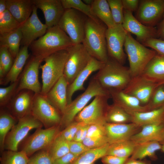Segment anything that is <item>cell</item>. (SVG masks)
I'll list each match as a JSON object with an SVG mask.
<instances>
[{
  "label": "cell",
  "instance_id": "obj_56",
  "mask_svg": "<svg viewBox=\"0 0 164 164\" xmlns=\"http://www.w3.org/2000/svg\"><path fill=\"white\" fill-rule=\"evenodd\" d=\"M7 10L6 0H0V14Z\"/></svg>",
  "mask_w": 164,
  "mask_h": 164
},
{
  "label": "cell",
  "instance_id": "obj_22",
  "mask_svg": "<svg viewBox=\"0 0 164 164\" xmlns=\"http://www.w3.org/2000/svg\"><path fill=\"white\" fill-rule=\"evenodd\" d=\"M105 63L91 57L87 65L79 73L73 82L68 85L67 89V105L72 100L74 93L78 91L84 90L85 82L93 72L98 71L104 65Z\"/></svg>",
  "mask_w": 164,
  "mask_h": 164
},
{
  "label": "cell",
  "instance_id": "obj_41",
  "mask_svg": "<svg viewBox=\"0 0 164 164\" xmlns=\"http://www.w3.org/2000/svg\"><path fill=\"white\" fill-rule=\"evenodd\" d=\"M14 61L7 48L0 46V81L5 77L9 71Z\"/></svg>",
  "mask_w": 164,
  "mask_h": 164
},
{
  "label": "cell",
  "instance_id": "obj_13",
  "mask_svg": "<svg viewBox=\"0 0 164 164\" xmlns=\"http://www.w3.org/2000/svg\"><path fill=\"white\" fill-rule=\"evenodd\" d=\"M44 58L31 55L19 77V81L16 94L23 89L30 90L35 93H41L42 85L39 80V73Z\"/></svg>",
  "mask_w": 164,
  "mask_h": 164
},
{
  "label": "cell",
  "instance_id": "obj_16",
  "mask_svg": "<svg viewBox=\"0 0 164 164\" xmlns=\"http://www.w3.org/2000/svg\"><path fill=\"white\" fill-rule=\"evenodd\" d=\"M164 82H155L147 79L142 75L132 77L123 91L138 99L143 105H147L155 90Z\"/></svg>",
  "mask_w": 164,
  "mask_h": 164
},
{
  "label": "cell",
  "instance_id": "obj_43",
  "mask_svg": "<svg viewBox=\"0 0 164 164\" xmlns=\"http://www.w3.org/2000/svg\"><path fill=\"white\" fill-rule=\"evenodd\" d=\"M115 24H122L124 18L122 0H107Z\"/></svg>",
  "mask_w": 164,
  "mask_h": 164
},
{
  "label": "cell",
  "instance_id": "obj_19",
  "mask_svg": "<svg viewBox=\"0 0 164 164\" xmlns=\"http://www.w3.org/2000/svg\"><path fill=\"white\" fill-rule=\"evenodd\" d=\"M35 93L28 89H23L15 94L5 107L18 120L31 114Z\"/></svg>",
  "mask_w": 164,
  "mask_h": 164
},
{
  "label": "cell",
  "instance_id": "obj_12",
  "mask_svg": "<svg viewBox=\"0 0 164 164\" xmlns=\"http://www.w3.org/2000/svg\"><path fill=\"white\" fill-rule=\"evenodd\" d=\"M60 125L36 129L24 142L21 151L29 156L39 150L47 149L59 133Z\"/></svg>",
  "mask_w": 164,
  "mask_h": 164
},
{
  "label": "cell",
  "instance_id": "obj_25",
  "mask_svg": "<svg viewBox=\"0 0 164 164\" xmlns=\"http://www.w3.org/2000/svg\"><path fill=\"white\" fill-rule=\"evenodd\" d=\"M130 139L136 144L152 141L161 143L164 142V124L144 126Z\"/></svg>",
  "mask_w": 164,
  "mask_h": 164
},
{
  "label": "cell",
  "instance_id": "obj_2",
  "mask_svg": "<svg viewBox=\"0 0 164 164\" xmlns=\"http://www.w3.org/2000/svg\"><path fill=\"white\" fill-rule=\"evenodd\" d=\"M107 28L103 22H97L88 17L82 43L91 57L104 63L109 59L106 38Z\"/></svg>",
  "mask_w": 164,
  "mask_h": 164
},
{
  "label": "cell",
  "instance_id": "obj_30",
  "mask_svg": "<svg viewBox=\"0 0 164 164\" xmlns=\"http://www.w3.org/2000/svg\"><path fill=\"white\" fill-rule=\"evenodd\" d=\"M161 144L157 142H149L137 144L130 158L142 160L148 157L152 160H155L157 158L156 152L161 150Z\"/></svg>",
  "mask_w": 164,
  "mask_h": 164
},
{
  "label": "cell",
  "instance_id": "obj_5",
  "mask_svg": "<svg viewBox=\"0 0 164 164\" xmlns=\"http://www.w3.org/2000/svg\"><path fill=\"white\" fill-rule=\"evenodd\" d=\"M68 56L66 50H61L44 59V63L41 65L42 87L41 94L45 95L63 74Z\"/></svg>",
  "mask_w": 164,
  "mask_h": 164
},
{
  "label": "cell",
  "instance_id": "obj_23",
  "mask_svg": "<svg viewBox=\"0 0 164 164\" xmlns=\"http://www.w3.org/2000/svg\"><path fill=\"white\" fill-rule=\"evenodd\" d=\"M113 103L119 106L130 114L149 111L147 105H142L136 98L125 93L123 90L109 91Z\"/></svg>",
  "mask_w": 164,
  "mask_h": 164
},
{
  "label": "cell",
  "instance_id": "obj_44",
  "mask_svg": "<svg viewBox=\"0 0 164 164\" xmlns=\"http://www.w3.org/2000/svg\"><path fill=\"white\" fill-rule=\"evenodd\" d=\"M164 85L158 86L152 93L147 104L150 111L158 108L164 105Z\"/></svg>",
  "mask_w": 164,
  "mask_h": 164
},
{
  "label": "cell",
  "instance_id": "obj_15",
  "mask_svg": "<svg viewBox=\"0 0 164 164\" xmlns=\"http://www.w3.org/2000/svg\"><path fill=\"white\" fill-rule=\"evenodd\" d=\"M164 14V0H141L135 17L144 25L155 27Z\"/></svg>",
  "mask_w": 164,
  "mask_h": 164
},
{
  "label": "cell",
  "instance_id": "obj_60",
  "mask_svg": "<svg viewBox=\"0 0 164 164\" xmlns=\"http://www.w3.org/2000/svg\"></svg>",
  "mask_w": 164,
  "mask_h": 164
},
{
  "label": "cell",
  "instance_id": "obj_14",
  "mask_svg": "<svg viewBox=\"0 0 164 164\" xmlns=\"http://www.w3.org/2000/svg\"><path fill=\"white\" fill-rule=\"evenodd\" d=\"M127 33L122 24H115L113 27L107 28L106 33L109 57L123 65L126 59L123 47Z\"/></svg>",
  "mask_w": 164,
  "mask_h": 164
},
{
  "label": "cell",
  "instance_id": "obj_61",
  "mask_svg": "<svg viewBox=\"0 0 164 164\" xmlns=\"http://www.w3.org/2000/svg\"></svg>",
  "mask_w": 164,
  "mask_h": 164
},
{
  "label": "cell",
  "instance_id": "obj_1",
  "mask_svg": "<svg viewBox=\"0 0 164 164\" xmlns=\"http://www.w3.org/2000/svg\"><path fill=\"white\" fill-rule=\"evenodd\" d=\"M73 45L69 36L57 25L48 29L43 36L34 41L29 47L32 55L44 59Z\"/></svg>",
  "mask_w": 164,
  "mask_h": 164
},
{
  "label": "cell",
  "instance_id": "obj_24",
  "mask_svg": "<svg viewBox=\"0 0 164 164\" xmlns=\"http://www.w3.org/2000/svg\"><path fill=\"white\" fill-rule=\"evenodd\" d=\"M68 85L67 81L63 75L44 95L47 100L62 114L67 105V89Z\"/></svg>",
  "mask_w": 164,
  "mask_h": 164
},
{
  "label": "cell",
  "instance_id": "obj_57",
  "mask_svg": "<svg viewBox=\"0 0 164 164\" xmlns=\"http://www.w3.org/2000/svg\"><path fill=\"white\" fill-rule=\"evenodd\" d=\"M83 2L85 4L90 5H91L93 0H83Z\"/></svg>",
  "mask_w": 164,
  "mask_h": 164
},
{
  "label": "cell",
  "instance_id": "obj_49",
  "mask_svg": "<svg viewBox=\"0 0 164 164\" xmlns=\"http://www.w3.org/2000/svg\"><path fill=\"white\" fill-rule=\"evenodd\" d=\"M69 144L70 152L78 156L90 149L82 142L71 141Z\"/></svg>",
  "mask_w": 164,
  "mask_h": 164
},
{
  "label": "cell",
  "instance_id": "obj_21",
  "mask_svg": "<svg viewBox=\"0 0 164 164\" xmlns=\"http://www.w3.org/2000/svg\"><path fill=\"white\" fill-rule=\"evenodd\" d=\"M105 126L110 144L131 139L141 127L133 123L114 124L107 123Z\"/></svg>",
  "mask_w": 164,
  "mask_h": 164
},
{
  "label": "cell",
  "instance_id": "obj_50",
  "mask_svg": "<svg viewBox=\"0 0 164 164\" xmlns=\"http://www.w3.org/2000/svg\"><path fill=\"white\" fill-rule=\"evenodd\" d=\"M103 164H124L128 158L106 155L101 158Z\"/></svg>",
  "mask_w": 164,
  "mask_h": 164
},
{
  "label": "cell",
  "instance_id": "obj_7",
  "mask_svg": "<svg viewBox=\"0 0 164 164\" xmlns=\"http://www.w3.org/2000/svg\"><path fill=\"white\" fill-rule=\"evenodd\" d=\"M88 17L75 9H65L58 25L69 36L74 45L82 43Z\"/></svg>",
  "mask_w": 164,
  "mask_h": 164
},
{
  "label": "cell",
  "instance_id": "obj_33",
  "mask_svg": "<svg viewBox=\"0 0 164 164\" xmlns=\"http://www.w3.org/2000/svg\"><path fill=\"white\" fill-rule=\"evenodd\" d=\"M91 6L94 14L107 28L115 25L107 0H94Z\"/></svg>",
  "mask_w": 164,
  "mask_h": 164
},
{
  "label": "cell",
  "instance_id": "obj_28",
  "mask_svg": "<svg viewBox=\"0 0 164 164\" xmlns=\"http://www.w3.org/2000/svg\"><path fill=\"white\" fill-rule=\"evenodd\" d=\"M132 123L139 127L147 125L164 124V105L158 108L131 114Z\"/></svg>",
  "mask_w": 164,
  "mask_h": 164
},
{
  "label": "cell",
  "instance_id": "obj_40",
  "mask_svg": "<svg viewBox=\"0 0 164 164\" xmlns=\"http://www.w3.org/2000/svg\"><path fill=\"white\" fill-rule=\"evenodd\" d=\"M21 25L7 10L0 14V35L13 31Z\"/></svg>",
  "mask_w": 164,
  "mask_h": 164
},
{
  "label": "cell",
  "instance_id": "obj_46",
  "mask_svg": "<svg viewBox=\"0 0 164 164\" xmlns=\"http://www.w3.org/2000/svg\"><path fill=\"white\" fill-rule=\"evenodd\" d=\"M28 163L31 164H53L46 150H40L29 158Z\"/></svg>",
  "mask_w": 164,
  "mask_h": 164
},
{
  "label": "cell",
  "instance_id": "obj_38",
  "mask_svg": "<svg viewBox=\"0 0 164 164\" xmlns=\"http://www.w3.org/2000/svg\"><path fill=\"white\" fill-rule=\"evenodd\" d=\"M46 150L53 162L70 152L69 142L57 136Z\"/></svg>",
  "mask_w": 164,
  "mask_h": 164
},
{
  "label": "cell",
  "instance_id": "obj_58",
  "mask_svg": "<svg viewBox=\"0 0 164 164\" xmlns=\"http://www.w3.org/2000/svg\"><path fill=\"white\" fill-rule=\"evenodd\" d=\"M162 145V148L161 150L162 152H164V142L160 143Z\"/></svg>",
  "mask_w": 164,
  "mask_h": 164
},
{
  "label": "cell",
  "instance_id": "obj_18",
  "mask_svg": "<svg viewBox=\"0 0 164 164\" xmlns=\"http://www.w3.org/2000/svg\"><path fill=\"white\" fill-rule=\"evenodd\" d=\"M124 20L122 25L127 32L135 35L136 40L142 43L151 38H157L156 27L145 25L138 21L132 12L124 10Z\"/></svg>",
  "mask_w": 164,
  "mask_h": 164
},
{
  "label": "cell",
  "instance_id": "obj_52",
  "mask_svg": "<svg viewBox=\"0 0 164 164\" xmlns=\"http://www.w3.org/2000/svg\"><path fill=\"white\" fill-rule=\"evenodd\" d=\"M124 10L132 12H136L139 6L140 0H122Z\"/></svg>",
  "mask_w": 164,
  "mask_h": 164
},
{
  "label": "cell",
  "instance_id": "obj_9",
  "mask_svg": "<svg viewBox=\"0 0 164 164\" xmlns=\"http://www.w3.org/2000/svg\"><path fill=\"white\" fill-rule=\"evenodd\" d=\"M110 98V95L96 96L89 104L86 106L76 115L73 121L87 125H105L107 123L105 114L108 105V101Z\"/></svg>",
  "mask_w": 164,
  "mask_h": 164
},
{
  "label": "cell",
  "instance_id": "obj_34",
  "mask_svg": "<svg viewBox=\"0 0 164 164\" xmlns=\"http://www.w3.org/2000/svg\"><path fill=\"white\" fill-rule=\"evenodd\" d=\"M105 118L106 122L110 123L127 124L132 123V121L131 114L114 103L108 105Z\"/></svg>",
  "mask_w": 164,
  "mask_h": 164
},
{
  "label": "cell",
  "instance_id": "obj_11",
  "mask_svg": "<svg viewBox=\"0 0 164 164\" xmlns=\"http://www.w3.org/2000/svg\"><path fill=\"white\" fill-rule=\"evenodd\" d=\"M43 126L42 123L32 114L19 119L6 138L5 150L18 151L19 144L29 132L34 129L42 128Z\"/></svg>",
  "mask_w": 164,
  "mask_h": 164
},
{
  "label": "cell",
  "instance_id": "obj_17",
  "mask_svg": "<svg viewBox=\"0 0 164 164\" xmlns=\"http://www.w3.org/2000/svg\"><path fill=\"white\" fill-rule=\"evenodd\" d=\"M37 8L33 5L32 13L30 17L20 26L22 34L21 45L22 46L29 45L37 38L43 36L47 27L43 23L38 16Z\"/></svg>",
  "mask_w": 164,
  "mask_h": 164
},
{
  "label": "cell",
  "instance_id": "obj_53",
  "mask_svg": "<svg viewBox=\"0 0 164 164\" xmlns=\"http://www.w3.org/2000/svg\"><path fill=\"white\" fill-rule=\"evenodd\" d=\"M156 27L158 38L164 40V14Z\"/></svg>",
  "mask_w": 164,
  "mask_h": 164
},
{
  "label": "cell",
  "instance_id": "obj_26",
  "mask_svg": "<svg viewBox=\"0 0 164 164\" xmlns=\"http://www.w3.org/2000/svg\"><path fill=\"white\" fill-rule=\"evenodd\" d=\"M7 10L21 25L31 16L32 0H6Z\"/></svg>",
  "mask_w": 164,
  "mask_h": 164
},
{
  "label": "cell",
  "instance_id": "obj_4",
  "mask_svg": "<svg viewBox=\"0 0 164 164\" xmlns=\"http://www.w3.org/2000/svg\"><path fill=\"white\" fill-rule=\"evenodd\" d=\"M132 77L141 75L151 60L157 54L135 39L128 32L124 45Z\"/></svg>",
  "mask_w": 164,
  "mask_h": 164
},
{
  "label": "cell",
  "instance_id": "obj_59",
  "mask_svg": "<svg viewBox=\"0 0 164 164\" xmlns=\"http://www.w3.org/2000/svg\"><path fill=\"white\" fill-rule=\"evenodd\" d=\"M28 164H29V163H28Z\"/></svg>",
  "mask_w": 164,
  "mask_h": 164
},
{
  "label": "cell",
  "instance_id": "obj_32",
  "mask_svg": "<svg viewBox=\"0 0 164 164\" xmlns=\"http://www.w3.org/2000/svg\"><path fill=\"white\" fill-rule=\"evenodd\" d=\"M5 108H0V151L4 150L6 138L10 131L18 122Z\"/></svg>",
  "mask_w": 164,
  "mask_h": 164
},
{
  "label": "cell",
  "instance_id": "obj_35",
  "mask_svg": "<svg viewBox=\"0 0 164 164\" xmlns=\"http://www.w3.org/2000/svg\"><path fill=\"white\" fill-rule=\"evenodd\" d=\"M136 144L131 139L109 144L106 155L128 158L132 154Z\"/></svg>",
  "mask_w": 164,
  "mask_h": 164
},
{
  "label": "cell",
  "instance_id": "obj_47",
  "mask_svg": "<svg viewBox=\"0 0 164 164\" xmlns=\"http://www.w3.org/2000/svg\"><path fill=\"white\" fill-rule=\"evenodd\" d=\"M146 47L151 48L157 54L164 56V40L157 38L147 40L142 43Z\"/></svg>",
  "mask_w": 164,
  "mask_h": 164
},
{
  "label": "cell",
  "instance_id": "obj_20",
  "mask_svg": "<svg viewBox=\"0 0 164 164\" xmlns=\"http://www.w3.org/2000/svg\"><path fill=\"white\" fill-rule=\"evenodd\" d=\"M43 13L47 29L58 25L65 11L60 0H32Z\"/></svg>",
  "mask_w": 164,
  "mask_h": 164
},
{
  "label": "cell",
  "instance_id": "obj_36",
  "mask_svg": "<svg viewBox=\"0 0 164 164\" xmlns=\"http://www.w3.org/2000/svg\"><path fill=\"white\" fill-rule=\"evenodd\" d=\"M109 144L108 143L102 147L89 150L79 155L70 164H92L106 155Z\"/></svg>",
  "mask_w": 164,
  "mask_h": 164
},
{
  "label": "cell",
  "instance_id": "obj_37",
  "mask_svg": "<svg viewBox=\"0 0 164 164\" xmlns=\"http://www.w3.org/2000/svg\"><path fill=\"white\" fill-rule=\"evenodd\" d=\"M65 9H75L80 12L88 18L97 23L102 22L94 14L91 6L84 3L81 0H60Z\"/></svg>",
  "mask_w": 164,
  "mask_h": 164
},
{
  "label": "cell",
  "instance_id": "obj_42",
  "mask_svg": "<svg viewBox=\"0 0 164 164\" xmlns=\"http://www.w3.org/2000/svg\"><path fill=\"white\" fill-rule=\"evenodd\" d=\"M19 77L7 87L0 88V108H5L16 94Z\"/></svg>",
  "mask_w": 164,
  "mask_h": 164
},
{
  "label": "cell",
  "instance_id": "obj_54",
  "mask_svg": "<svg viewBox=\"0 0 164 164\" xmlns=\"http://www.w3.org/2000/svg\"><path fill=\"white\" fill-rule=\"evenodd\" d=\"M124 164H150V163L145 161L132 159L128 158Z\"/></svg>",
  "mask_w": 164,
  "mask_h": 164
},
{
  "label": "cell",
  "instance_id": "obj_3",
  "mask_svg": "<svg viewBox=\"0 0 164 164\" xmlns=\"http://www.w3.org/2000/svg\"><path fill=\"white\" fill-rule=\"evenodd\" d=\"M94 77L108 91L123 90L132 77L129 68L109 57L104 66Z\"/></svg>",
  "mask_w": 164,
  "mask_h": 164
},
{
  "label": "cell",
  "instance_id": "obj_10",
  "mask_svg": "<svg viewBox=\"0 0 164 164\" xmlns=\"http://www.w3.org/2000/svg\"><path fill=\"white\" fill-rule=\"evenodd\" d=\"M45 128L60 125L62 114L41 93H35L31 114Z\"/></svg>",
  "mask_w": 164,
  "mask_h": 164
},
{
  "label": "cell",
  "instance_id": "obj_8",
  "mask_svg": "<svg viewBox=\"0 0 164 164\" xmlns=\"http://www.w3.org/2000/svg\"><path fill=\"white\" fill-rule=\"evenodd\" d=\"M66 50L68 56L63 75L69 85L86 66L91 56L82 43L73 45Z\"/></svg>",
  "mask_w": 164,
  "mask_h": 164
},
{
  "label": "cell",
  "instance_id": "obj_6",
  "mask_svg": "<svg viewBox=\"0 0 164 164\" xmlns=\"http://www.w3.org/2000/svg\"><path fill=\"white\" fill-rule=\"evenodd\" d=\"M110 95L93 77L84 92L68 104L62 115L60 127L65 128L73 121L76 115L86 106L90 100L96 96Z\"/></svg>",
  "mask_w": 164,
  "mask_h": 164
},
{
  "label": "cell",
  "instance_id": "obj_51",
  "mask_svg": "<svg viewBox=\"0 0 164 164\" xmlns=\"http://www.w3.org/2000/svg\"><path fill=\"white\" fill-rule=\"evenodd\" d=\"M79 156L69 152L53 161V164H70L73 162Z\"/></svg>",
  "mask_w": 164,
  "mask_h": 164
},
{
  "label": "cell",
  "instance_id": "obj_45",
  "mask_svg": "<svg viewBox=\"0 0 164 164\" xmlns=\"http://www.w3.org/2000/svg\"><path fill=\"white\" fill-rule=\"evenodd\" d=\"M82 142L90 149L100 148L109 143L106 135L87 137Z\"/></svg>",
  "mask_w": 164,
  "mask_h": 164
},
{
  "label": "cell",
  "instance_id": "obj_55",
  "mask_svg": "<svg viewBox=\"0 0 164 164\" xmlns=\"http://www.w3.org/2000/svg\"><path fill=\"white\" fill-rule=\"evenodd\" d=\"M86 125H87L82 126L77 130L72 141L79 142L82 136Z\"/></svg>",
  "mask_w": 164,
  "mask_h": 164
},
{
  "label": "cell",
  "instance_id": "obj_48",
  "mask_svg": "<svg viewBox=\"0 0 164 164\" xmlns=\"http://www.w3.org/2000/svg\"><path fill=\"white\" fill-rule=\"evenodd\" d=\"M106 135L105 125L92 124L89 125L87 137H92Z\"/></svg>",
  "mask_w": 164,
  "mask_h": 164
},
{
  "label": "cell",
  "instance_id": "obj_39",
  "mask_svg": "<svg viewBox=\"0 0 164 164\" xmlns=\"http://www.w3.org/2000/svg\"><path fill=\"white\" fill-rule=\"evenodd\" d=\"M1 154L0 164H28L29 163V157L21 150H4Z\"/></svg>",
  "mask_w": 164,
  "mask_h": 164
},
{
  "label": "cell",
  "instance_id": "obj_29",
  "mask_svg": "<svg viewBox=\"0 0 164 164\" xmlns=\"http://www.w3.org/2000/svg\"><path fill=\"white\" fill-rule=\"evenodd\" d=\"M155 82H164V56L157 54L150 61L141 75Z\"/></svg>",
  "mask_w": 164,
  "mask_h": 164
},
{
  "label": "cell",
  "instance_id": "obj_31",
  "mask_svg": "<svg viewBox=\"0 0 164 164\" xmlns=\"http://www.w3.org/2000/svg\"><path fill=\"white\" fill-rule=\"evenodd\" d=\"M22 39L20 27L10 32L0 35V46L7 48L14 60L20 50Z\"/></svg>",
  "mask_w": 164,
  "mask_h": 164
},
{
  "label": "cell",
  "instance_id": "obj_27",
  "mask_svg": "<svg viewBox=\"0 0 164 164\" xmlns=\"http://www.w3.org/2000/svg\"><path fill=\"white\" fill-rule=\"evenodd\" d=\"M28 46H22L14 60L12 66L5 77L0 81V84L6 85L17 80L29 57Z\"/></svg>",
  "mask_w": 164,
  "mask_h": 164
}]
</instances>
